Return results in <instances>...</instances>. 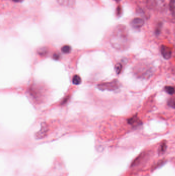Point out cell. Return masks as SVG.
Masks as SVG:
<instances>
[{"mask_svg": "<svg viewBox=\"0 0 175 176\" xmlns=\"http://www.w3.org/2000/svg\"><path fill=\"white\" fill-rule=\"evenodd\" d=\"M113 48L118 51H125L130 45V38L128 28L122 24L117 25L110 38Z\"/></svg>", "mask_w": 175, "mask_h": 176, "instance_id": "cell-1", "label": "cell"}, {"mask_svg": "<svg viewBox=\"0 0 175 176\" xmlns=\"http://www.w3.org/2000/svg\"><path fill=\"white\" fill-rule=\"evenodd\" d=\"M134 72L135 75L142 78H149L154 73V68L150 64L146 63H139L134 68Z\"/></svg>", "mask_w": 175, "mask_h": 176, "instance_id": "cell-2", "label": "cell"}, {"mask_svg": "<svg viewBox=\"0 0 175 176\" xmlns=\"http://www.w3.org/2000/svg\"><path fill=\"white\" fill-rule=\"evenodd\" d=\"M146 3L149 9L156 11H163L166 8L164 0H147Z\"/></svg>", "mask_w": 175, "mask_h": 176, "instance_id": "cell-3", "label": "cell"}, {"mask_svg": "<svg viewBox=\"0 0 175 176\" xmlns=\"http://www.w3.org/2000/svg\"><path fill=\"white\" fill-rule=\"evenodd\" d=\"M98 87L99 89L102 91H116L120 88V83L118 80L115 79L112 81L100 83L98 85Z\"/></svg>", "mask_w": 175, "mask_h": 176, "instance_id": "cell-4", "label": "cell"}, {"mask_svg": "<svg viewBox=\"0 0 175 176\" xmlns=\"http://www.w3.org/2000/svg\"><path fill=\"white\" fill-rule=\"evenodd\" d=\"M160 52L163 57L165 59H169L171 58L172 55V51L170 48L162 45L160 48Z\"/></svg>", "mask_w": 175, "mask_h": 176, "instance_id": "cell-5", "label": "cell"}, {"mask_svg": "<svg viewBox=\"0 0 175 176\" xmlns=\"http://www.w3.org/2000/svg\"><path fill=\"white\" fill-rule=\"evenodd\" d=\"M131 26L135 29H139L144 24V21L140 18H135L130 21Z\"/></svg>", "mask_w": 175, "mask_h": 176, "instance_id": "cell-6", "label": "cell"}, {"mask_svg": "<svg viewBox=\"0 0 175 176\" xmlns=\"http://www.w3.org/2000/svg\"><path fill=\"white\" fill-rule=\"evenodd\" d=\"M127 123L134 127H137L142 125V121L139 119L137 114H135L127 119Z\"/></svg>", "mask_w": 175, "mask_h": 176, "instance_id": "cell-7", "label": "cell"}, {"mask_svg": "<svg viewBox=\"0 0 175 176\" xmlns=\"http://www.w3.org/2000/svg\"><path fill=\"white\" fill-rule=\"evenodd\" d=\"M48 129L47 126L45 123L42 124L41 129L38 132L36 135V136L37 139H42L45 136H46L47 133Z\"/></svg>", "mask_w": 175, "mask_h": 176, "instance_id": "cell-8", "label": "cell"}, {"mask_svg": "<svg viewBox=\"0 0 175 176\" xmlns=\"http://www.w3.org/2000/svg\"><path fill=\"white\" fill-rule=\"evenodd\" d=\"M145 153H141L140 155H139L132 162V163H131V167L132 166H134L136 165H137L138 164H139L141 161V160H142L145 157Z\"/></svg>", "mask_w": 175, "mask_h": 176, "instance_id": "cell-9", "label": "cell"}, {"mask_svg": "<svg viewBox=\"0 0 175 176\" xmlns=\"http://www.w3.org/2000/svg\"><path fill=\"white\" fill-rule=\"evenodd\" d=\"M82 82V79L80 76L78 75H75L72 78V83L75 85H80Z\"/></svg>", "mask_w": 175, "mask_h": 176, "instance_id": "cell-10", "label": "cell"}, {"mask_svg": "<svg viewBox=\"0 0 175 176\" xmlns=\"http://www.w3.org/2000/svg\"><path fill=\"white\" fill-rule=\"evenodd\" d=\"M164 90L165 91L170 94V95H173L175 93V88L172 86H166L164 87Z\"/></svg>", "mask_w": 175, "mask_h": 176, "instance_id": "cell-11", "label": "cell"}, {"mask_svg": "<svg viewBox=\"0 0 175 176\" xmlns=\"http://www.w3.org/2000/svg\"><path fill=\"white\" fill-rule=\"evenodd\" d=\"M167 148V145H166V143L165 141H163L160 145L159 149V152L160 153L163 154L164 153L166 149Z\"/></svg>", "mask_w": 175, "mask_h": 176, "instance_id": "cell-12", "label": "cell"}, {"mask_svg": "<svg viewBox=\"0 0 175 176\" xmlns=\"http://www.w3.org/2000/svg\"><path fill=\"white\" fill-rule=\"evenodd\" d=\"M71 47L70 46L68 45H64L62 49L61 50L62 51L63 53H65V54H68L69 53H70V52L71 51Z\"/></svg>", "mask_w": 175, "mask_h": 176, "instance_id": "cell-13", "label": "cell"}, {"mask_svg": "<svg viewBox=\"0 0 175 176\" xmlns=\"http://www.w3.org/2000/svg\"><path fill=\"white\" fill-rule=\"evenodd\" d=\"M122 68H123V65L121 63H118L116 64V65H115V70H116V72L117 74H120L122 71Z\"/></svg>", "mask_w": 175, "mask_h": 176, "instance_id": "cell-14", "label": "cell"}, {"mask_svg": "<svg viewBox=\"0 0 175 176\" xmlns=\"http://www.w3.org/2000/svg\"><path fill=\"white\" fill-rule=\"evenodd\" d=\"M169 7L170 10L172 12H175V0H170L169 3Z\"/></svg>", "mask_w": 175, "mask_h": 176, "instance_id": "cell-15", "label": "cell"}, {"mask_svg": "<svg viewBox=\"0 0 175 176\" xmlns=\"http://www.w3.org/2000/svg\"><path fill=\"white\" fill-rule=\"evenodd\" d=\"M165 163V161L164 160H161V161H159L157 164H156V165L153 167V169H156L157 168L162 166L163 164H164Z\"/></svg>", "mask_w": 175, "mask_h": 176, "instance_id": "cell-16", "label": "cell"}, {"mask_svg": "<svg viewBox=\"0 0 175 176\" xmlns=\"http://www.w3.org/2000/svg\"><path fill=\"white\" fill-rule=\"evenodd\" d=\"M47 53V50L46 48H41L39 51H38V53L42 56L45 55Z\"/></svg>", "mask_w": 175, "mask_h": 176, "instance_id": "cell-17", "label": "cell"}, {"mask_svg": "<svg viewBox=\"0 0 175 176\" xmlns=\"http://www.w3.org/2000/svg\"><path fill=\"white\" fill-rule=\"evenodd\" d=\"M58 1L60 4L62 5L67 6V5H70L71 4V3H68V1H70L69 0H58Z\"/></svg>", "mask_w": 175, "mask_h": 176, "instance_id": "cell-18", "label": "cell"}, {"mask_svg": "<svg viewBox=\"0 0 175 176\" xmlns=\"http://www.w3.org/2000/svg\"><path fill=\"white\" fill-rule=\"evenodd\" d=\"M168 105L171 107L175 109V100L174 99H170L168 101Z\"/></svg>", "mask_w": 175, "mask_h": 176, "instance_id": "cell-19", "label": "cell"}, {"mask_svg": "<svg viewBox=\"0 0 175 176\" xmlns=\"http://www.w3.org/2000/svg\"><path fill=\"white\" fill-rule=\"evenodd\" d=\"M161 24H159L158 25V27H157V28L156 29V31H155V33L156 34V35H159V34L161 32Z\"/></svg>", "mask_w": 175, "mask_h": 176, "instance_id": "cell-20", "label": "cell"}, {"mask_svg": "<svg viewBox=\"0 0 175 176\" xmlns=\"http://www.w3.org/2000/svg\"><path fill=\"white\" fill-rule=\"evenodd\" d=\"M122 11H121V7L120 6H118L117 8V14L118 16H120L121 14Z\"/></svg>", "mask_w": 175, "mask_h": 176, "instance_id": "cell-21", "label": "cell"}, {"mask_svg": "<svg viewBox=\"0 0 175 176\" xmlns=\"http://www.w3.org/2000/svg\"><path fill=\"white\" fill-rule=\"evenodd\" d=\"M12 1L14 2H16V3H20V2H22L24 0H12Z\"/></svg>", "mask_w": 175, "mask_h": 176, "instance_id": "cell-22", "label": "cell"}, {"mask_svg": "<svg viewBox=\"0 0 175 176\" xmlns=\"http://www.w3.org/2000/svg\"><path fill=\"white\" fill-rule=\"evenodd\" d=\"M54 58L56 59H58L59 55H57H57H54Z\"/></svg>", "mask_w": 175, "mask_h": 176, "instance_id": "cell-23", "label": "cell"}, {"mask_svg": "<svg viewBox=\"0 0 175 176\" xmlns=\"http://www.w3.org/2000/svg\"><path fill=\"white\" fill-rule=\"evenodd\" d=\"M117 1H120V0H117Z\"/></svg>", "mask_w": 175, "mask_h": 176, "instance_id": "cell-24", "label": "cell"}]
</instances>
